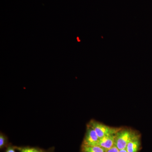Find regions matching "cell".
Listing matches in <instances>:
<instances>
[{"label":"cell","mask_w":152,"mask_h":152,"mask_svg":"<svg viewBox=\"0 0 152 152\" xmlns=\"http://www.w3.org/2000/svg\"><path fill=\"white\" fill-rule=\"evenodd\" d=\"M119 152H128V151L126 149H124L119 150Z\"/></svg>","instance_id":"obj_11"},{"label":"cell","mask_w":152,"mask_h":152,"mask_svg":"<svg viewBox=\"0 0 152 152\" xmlns=\"http://www.w3.org/2000/svg\"><path fill=\"white\" fill-rule=\"evenodd\" d=\"M16 149L19 152H54V148H51L48 150H45L37 147L15 146Z\"/></svg>","instance_id":"obj_5"},{"label":"cell","mask_w":152,"mask_h":152,"mask_svg":"<svg viewBox=\"0 0 152 152\" xmlns=\"http://www.w3.org/2000/svg\"><path fill=\"white\" fill-rule=\"evenodd\" d=\"M88 125L94 129L100 139L106 136L115 134L121 128L110 127L95 120H91Z\"/></svg>","instance_id":"obj_2"},{"label":"cell","mask_w":152,"mask_h":152,"mask_svg":"<svg viewBox=\"0 0 152 152\" xmlns=\"http://www.w3.org/2000/svg\"><path fill=\"white\" fill-rule=\"evenodd\" d=\"M141 142L140 137L130 142L126 147L128 152H138L140 149Z\"/></svg>","instance_id":"obj_6"},{"label":"cell","mask_w":152,"mask_h":152,"mask_svg":"<svg viewBox=\"0 0 152 152\" xmlns=\"http://www.w3.org/2000/svg\"><path fill=\"white\" fill-rule=\"evenodd\" d=\"M16 149L15 146L9 145L6 148L5 152H16Z\"/></svg>","instance_id":"obj_9"},{"label":"cell","mask_w":152,"mask_h":152,"mask_svg":"<svg viewBox=\"0 0 152 152\" xmlns=\"http://www.w3.org/2000/svg\"><path fill=\"white\" fill-rule=\"evenodd\" d=\"M115 134L106 136L99 139L98 146L106 150L110 149L115 146Z\"/></svg>","instance_id":"obj_4"},{"label":"cell","mask_w":152,"mask_h":152,"mask_svg":"<svg viewBox=\"0 0 152 152\" xmlns=\"http://www.w3.org/2000/svg\"><path fill=\"white\" fill-rule=\"evenodd\" d=\"M119 150L115 146H114L110 149L106 150L105 152H119Z\"/></svg>","instance_id":"obj_10"},{"label":"cell","mask_w":152,"mask_h":152,"mask_svg":"<svg viewBox=\"0 0 152 152\" xmlns=\"http://www.w3.org/2000/svg\"><path fill=\"white\" fill-rule=\"evenodd\" d=\"M99 139L94 130L88 125L83 145L89 146H98Z\"/></svg>","instance_id":"obj_3"},{"label":"cell","mask_w":152,"mask_h":152,"mask_svg":"<svg viewBox=\"0 0 152 152\" xmlns=\"http://www.w3.org/2000/svg\"><path fill=\"white\" fill-rule=\"evenodd\" d=\"M9 145L8 140L7 136L1 133L0 134V149L2 150L5 148H7Z\"/></svg>","instance_id":"obj_8"},{"label":"cell","mask_w":152,"mask_h":152,"mask_svg":"<svg viewBox=\"0 0 152 152\" xmlns=\"http://www.w3.org/2000/svg\"><path fill=\"white\" fill-rule=\"evenodd\" d=\"M106 150L99 146H89L82 145L81 152H105Z\"/></svg>","instance_id":"obj_7"},{"label":"cell","mask_w":152,"mask_h":152,"mask_svg":"<svg viewBox=\"0 0 152 152\" xmlns=\"http://www.w3.org/2000/svg\"><path fill=\"white\" fill-rule=\"evenodd\" d=\"M139 137L140 135L131 129L121 128L115 135V146L119 150L126 149L130 142Z\"/></svg>","instance_id":"obj_1"}]
</instances>
